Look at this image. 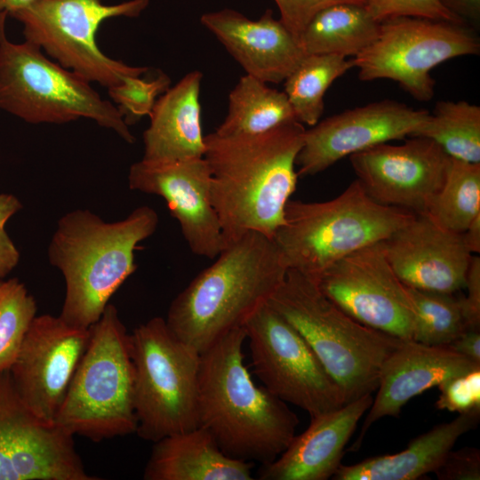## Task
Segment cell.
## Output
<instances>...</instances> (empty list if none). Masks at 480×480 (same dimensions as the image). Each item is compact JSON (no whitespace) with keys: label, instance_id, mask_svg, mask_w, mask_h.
Returning <instances> with one entry per match:
<instances>
[{"label":"cell","instance_id":"obj_19","mask_svg":"<svg viewBox=\"0 0 480 480\" xmlns=\"http://www.w3.org/2000/svg\"><path fill=\"white\" fill-rule=\"evenodd\" d=\"M386 257L406 286L455 293L465 287L474 255L463 234L437 225L426 213L415 214L382 241Z\"/></svg>","mask_w":480,"mask_h":480},{"label":"cell","instance_id":"obj_18","mask_svg":"<svg viewBox=\"0 0 480 480\" xmlns=\"http://www.w3.org/2000/svg\"><path fill=\"white\" fill-rule=\"evenodd\" d=\"M128 184L132 190L156 195L166 202L195 255L210 260L219 255L225 243L204 156L162 162L141 159L130 167Z\"/></svg>","mask_w":480,"mask_h":480},{"label":"cell","instance_id":"obj_42","mask_svg":"<svg viewBox=\"0 0 480 480\" xmlns=\"http://www.w3.org/2000/svg\"><path fill=\"white\" fill-rule=\"evenodd\" d=\"M466 244L473 254L480 252V214L477 215L463 233Z\"/></svg>","mask_w":480,"mask_h":480},{"label":"cell","instance_id":"obj_38","mask_svg":"<svg viewBox=\"0 0 480 480\" xmlns=\"http://www.w3.org/2000/svg\"><path fill=\"white\" fill-rule=\"evenodd\" d=\"M22 208L20 199L10 193L0 194V280L18 265L20 252L9 236L5 225Z\"/></svg>","mask_w":480,"mask_h":480},{"label":"cell","instance_id":"obj_7","mask_svg":"<svg viewBox=\"0 0 480 480\" xmlns=\"http://www.w3.org/2000/svg\"><path fill=\"white\" fill-rule=\"evenodd\" d=\"M54 423L67 433L100 442L136 433L134 367L130 333L108 303L91 328Z\"/></svg>","mask_w":480,"mask_h":480},{"label":"cell","instance_id":"obj_39","mask_svg":"<svg viewBox=\"0 0 480 480\" xmlns=\"http://www.w3.org/2000/svg\"><path fill=\"white\" fill-rule=\"evenodd\" d=\"M467 295L460 297L467 330H480V258L473 255L466 276Z\"/></svg>","mask_w":480,"mask_h":480},{"label":"cell","instance_id":"obj_12","mask_svg":"<svg viewBox=\"0 0 480 480\" xmlns=\"http://www.w3.org/2000/svg\"><path fill=\"white\" fill-rule=\"evenodd\" d=\"M243 328L254 372L271 394L310 418L346 404L341 389L302 335L268 302Z\"/></svg>","mask_w":480,"mask_h":480},{"label":"cell","instance_id":"obj_15","mask_svg":"<svg viewBox=\"0 0 480 480\" xmlns=\"http://www.w3.org/2000/svg\"><path fill=\"white\" fill-rule=\"evenodd\" d=\"M357 180L375 202L426 213L441 189L451 157L435 141L410 137L381 143L348 156Z\"/></svg>","mask_w":480,"mask_h":480},{"label":"cell","instance_id":"obj_33","mask_svg":"<svg viewBox=\"0 0 480 480\" xmlns=\"http://www.w3.org/2000/svg\"><path fill=\"white\" fill-rule=\"evenodd\" d=\"M170 77L160 72L151 80L140 76H128L108 88V95L118 105L117 108L129 126L150 115L156 100L170 88Z\"/></svg>","mask_w":480,"mask_h":480},{"label":"cell","instance_id":"obj_5","mask_svg":"<svg viewBox=\"0 0 480 480\" xmlns=\"http://www.w3.org/2000/svg\"><path fill=\"white\" fill-rule=\"evenodd\" d=\"M268 302L302 335L346 404L377 389L384 361L403 341L355 320L295 270H287Z\"/></svg>","mask_w":480,"mask_h":480},{"label":"cell","instance_id":"obj_21","mask_svg":"<svg viewBox=\"0 0 480 480\" xmlns=\"http://www.w3.org/2000/svg\"><path fill=\"white\" fill-rule=\"evenodd\" d=\"M477 364L447 347L403 340L384 361L376 397L368 410L351 451L360 448L369 428L388 416H398L413 397L444 381L479 368Z\"/></svg>","mask_w":480,"mask_h":480},{"label":"cell","instance_id":"obj_16","mask_svg":"<svg viewBox=\"0 0 480 480\" xmlns=\"http://www.w3.org/2000/svg\"><path fill=\"white\" fill-rule=\"evenodd\" d=\"M90 334L60 316L41 315L32 322L9 370L22 401L44 420L54 423Z\"/></svg>","mask_w":480,"mask_h":480},{"label":"cell","instance_id":"obj_37","mask_svg":"<svg viewBox=\"0 0 480 480\" xmlns=\"http://www.w3.org/2000/svg\"><path fill=\"white\" fill-rule=\"evenodd\" d=\"M434 473L440 480H479L480 450L476 447L452 449Z\"/></svg>","mask_w":480,"mask_h":480},{"label":"cell","instance_id":"obj_1","mask_svg":"<svg viewBox=\"0 0 480 480\" xmlns=\"http://www.w3.org/2000/svg\"><path fill=\"white\" fill-rule=\"evenodd\" d=\"M305 130L292 121L257 134L204 136L212 202L224 243L248 231L272 239L284 223Z\"/></svg>","mask_w":480,"mask_h":480},{"label":"cell","instance_id":"obj_25","mask_svg":"<svg viewBox=\"0 0 480 480\" xmlns=\"http://www.w3.org/2000/svg\"><path fill=\"white\" fill-rule=\"evenodd\" d=\"M480 411L459 415L412 439L402 452L377 455L354 465H340L335 480H415L434 472L457 440L475 428Z\"/></svg>","mask_w":480,"mask_h":480},{"label":"cell","instance_id":"obj_29","mask_svg":"<svg viewBox=\"0 0 480 480\" xmlns=\"http://www.w3.org/2000/svg\"><path fill=\"white\" fill-rule=\"evenodd\" d=\"M352 68L353 59L332 54H307L284 81V92L297 121L309 126L320 121L325 92L337 78Z\"/></svg>","mask_w":480,"mask_h":480},{"label":"cell","instance_id":"obj_23","mask_svg":"<svg viewBox=\"0 0 480 480\" xmlns=\"http://www.w3.org/2000/svg\"><path fill=\"white\" fill-rule=\"evenodd\" d=\"M203 74L188 73L156 101L143 133L144 160L175 161L204 156L200 87Z\"/></svg>","mask_w":480,"mask_h":480},{"label":"cell","instance_id":"obj_35","mask_svg":"<svg viewBox=\"0 0 480 480\" xmlns=\"http://www.w3.org/2000/svg\"><path fill=\"white\" fill-rule=\"evenodd\" d=\"M438 388L436 408L458 413L480 411V367L444 381Z\"/></svg>","mask_w":480,"mask_h":480},{"label":"cell","instance_id":"obj_14","mask_svg":"<svg viewBox=\"0 0 480 480\" xmlns=\"http://www.w3.org/2000/svg\"><path fill=\"white\" fill-rule=\"evenodd\" d=\"M88 474L74 436L35 414L10 372H0V480H98Z\"/></svg>","mask_w":480,"mask_h":480},{"label":"cell","instance_id":"obj_27","mask_svg":"<svg viewBox=\"0 0 480 480\" xmlns=\"http://www.w3.org/2000/svg\"><path fill=\"white\" fill-rule=\"evenodd\" d=\"M297 121L284 92L252 76H242L228 95V110L214 131L220 135L257 134Z\"/></svg>","mask_w":480,"mask_h":480},{"label":"cell","instance_id":"obj_3","mask_svg":"<svg viewBox=\"0 0 480 480\" xmlns=\"http://www.w3.org/2000/svg\"><path fill=\"white\" fill-rule=\"evenodd\" d=\"M215 259L173 299L164 318L171 332L200 354L243 327L287 273L274 241L254 231L225 243Z\"/></svg>","mask_w":480,"mask_h":480},{"label":"cell","instance_id":"obj_43","mask_svg":"<svg viewBox=\"0 0 480 480\" xmlns=\"http://www.w3.org/2000/svg\"><path fill=\"white\" fill-rule=\"evenodd\" d=\"M36 0H0V12L8 15L15 11L29 6Z\"/></svg>","mask_w":480,"mask_h":480},{"label":"cell","instance_id":"obj_11","mask_svg":"<svg viewBox=\"0 0 480 480\" xmlns=\"http://www.w3.org/2000/svg\"><path fill=\"white\" fill-rule=\"evenodd\" d=\"M479 52V37L465 23L398 17L380 22L377 38L353 61L361 81L393 80L415 100L428 101L435 94L433 68Z\"/></svg>","mask_w":480,"mask_h":480},{"label":"cell","instance_id":"obj_4","mask_svg":"<svg viewBox=\"0 0 480 480\" xmlns=\"http://www.w3.org/2000/svg\"><path fill=\"white\" fill-rule=\"evenodd\" d=\"M158 221L147 205L115 222L84 209L60 218L48 246L49 262L65 280L60 316L84 329L98 322L112 295L135 271L134 252L155 233Z\"/></svg>","mask_w":480,"mask_h":480},{"label":"cell","instance_id":"obj_24","mask_svg":"<svg viewBox=\"0 0 480 480\" xmlns=\"http://www.w3.org/2000/svg\"><path fill=\"white\" fill-rule=\"evenodd\" d=\"M146 480H250L252 463L225 454L202 427L154 443Z\"/></svg>","mask_w":480,"mask_h":480},{"label":"cell","instance_id":"obj_9","mask_svg":"<svg viewBox=\"0 0 480 480\" xmlns=\"http://www.w3.org/2000/svg\"><path fill=\"white\" fill-rule=\"evenodd\" d=\"M134 367L136 433L146 441L198 427L200 353L153 317L130 334Z\"/></svg>","mask_w":480,"mask_h":480},{"label":"cell","instance_id":"obj_2","mask_svg":"<svg viewBox=\"0 0 480 480\" xmlns=\"http://www.w3.org/2000/svg\"><path fill=\"white\" fill-rule=\"evenodd\" d=\"M243 327L234 329L200 354L198 427L228 456L267 464L295 436L298 417L286 403L258 387L244 363Z\"/></svg>","mask_w":480,"mask_h":480},{"label":"cell","instance_id":"obj_31","mask_svg":"<svg viewBox=\"0 0 480 480\" xmlns=\"http://www.w3.org/2000/svg\"><path fill=\"white\" fill-rule=\"evenodd\" d=\"M406 289L414 314L412 340L445 347L467 330L460 297L408 286Z\"/></svg>","mask_w":480,"mask_h":480},{"label":"cell","instance_id":"obj_26","mask_svg":"<svg viewBox=\"0 0 480 480\" xmlns=\"http://www.w3.org/2000/svg\"><path fill=\"white\" fill-rule=\"evenodd\" d=\"M380 28L364 5L338 4L318 12L299 42L306 54L355 58L373 43Z\"/></svg>","mask_w":480,"mask_h":480},{"label":"cell","instance_id":"obj_17","mask_svg":"<svg viewBox=\"0 0 480 480\" xmlns=\"http://www.w3.org/2000/svg\"><path fill=\"white\" fill-rule=\"evenodd\" d=\"M429 113L396 100H383L318 121L304 132L296 159L298 176L316 175L346 156L410 137Z\"/></svg>","mask_w":480,"mask_h":480},{"label":"cell","instance_id":"obj_32","mask_svg":"<svg viewBox=\"0 0 480 480\" xmlns=\"http://www.w3.org/2000/svg\"><path fill=\"white\" fill-rule=\"evenodd\" d=\"M36 314V300L23 283L0 281V372L12 367Z\"/></svg>","mask_w":480,"mask_h":480},{"label":"cell","instance_id":"obj_10","mask_svg":"<svg viewBox=\"0 0 480 480\" xmlns=\"http://www.w3.org/2000/svg\"><path fill=\"white\" fill-rule=\"evenodd\" d=\"M149 2L107 5L102 0H36L9 15L22 24L25 41L63 68L108 89L125 77L141 76L148 68L129 66L105 55L96 43L98 28L109 18L139 17Z\"/></svg>","mask_w":480,"mask_h":480},{"label":"cell","instance_id":"obj_36","mask_svg":"<svg viewBox=\"0 0 480 480\" xmlns=\"http://www.w3.org/2000/svg\"><path fill=\"white\" fill-rule=\"evenodd\" d=\"M280 20L299 40L310 20L321 10L338 4L364 5L367 0H274Z\"/></svg>","mask_w":480,"mask_h":480},{"label":"cell","instance_id":"obj_34","mask_svg":"<svg viewBox=\"0 0 480 480\" xmlns=\"http://www.w3.org/2000/svg\"><path fill=\"white\" fill-rule=\"evenodd\" d=\"M365 8L380 23L398 17H416L465 23L441 0H367Z\"/></svg>","mask_w":480,"mask_h":480},{"label":"cell","instance_id":"obj_40","mask_svg":"<svg viewBox=\"0 0 480 480\" xmlns=\"http://www.w3.org/2000/svg\"><path fill=\"white\" fill-rule=\"evenodd\" d=\"M445 347L459 355L480 364L479 330H465Z\"/></svg>","mask_w":480,"mask_h":480},{"label":"cell","instance_id":"obj_20","mask_svg":"<svg viewBox=\"0 0 480 480\" xmlns=\"http://www.w3.org/2000/svg\"><path fill=\"white\" fill-rule=\"evenodd\" d=\"M202 24L224 45L246 75L280 84L307 55L298 38L267 10L257 20L223 9L201 16Z\"/></svg>","mask_w":480,"mask_h":480},{"label":"cell","instance_id":"obj_13","mask_svg":"<svg viewBox=\"0 0 480 480\" xmlns=\"http://www.w3.org/2000/svg\"><path fill=\"white\" fill-rule=\"evenodd\" d=\"M321 291L359 323L412 340L413 308L391 268L382 241L332 263L316 279Z\"/></svg>","mask_w":480,"mask_h":480},{"label":"cell","instance_id":"obj_28","mask_svg":"<svg viewBox=\"0 0 480 480\" xmlns=\"http://www.w3.org/2000/svg\"><path fill=\"white\" fill-rule=\"evenodd\" d=\"M410 137L435 141L453 159L480 163V107L465 100H439Z\"/></svg>","mask_w":480,"mask_h":480},{"label":"cell","instance_id":"obj_41","mask_svg":"<svg viewBox=\"0 0 480 480\" xmlns=\"http://www.w3.org/2000/svg\"><path fill=\"white\" fill-rule=\"evenodd\" d=\"M452 12L460 17L476 20L480 14V0H441Z\"/></svg>","mask_w":480,"mask_h":480},{"label":"cell","instance_id":"obj_8","mask_svg":"<svg viewBox=\"0 0 480 480\" xmlns=\"http://www.w3.org/2000/svg\"><path fill=\"white\" fill-rule=\"evenodd\" d=\"M7 15L0 12V108L33 124L91 119L134 143L117 107L90 82L49 60L36 45L9 41Z\"/></svg>","mask_w":480,"mask_h":480},{"label":"cell","instance_id":"obj_30","mask_svg":"<svg viewBox=\"0 0 480 480\" xmlns=\"http://www.w3.org/2000/svg\"><path fill=\"white\" fill-rule=\"evenodd\" d=\"M426 214L440 227L463 234L480 214V163L451 158L444 182Z\"/></svg>","mask_w":480,"mask_h":480},{"label":"cell","instance_id":"obj_22","mask_svg":"<svg viewBox=\"0 0 480 480\" xmlns=\"http://www.w3.org/2000/svg\"><path fill=\"white\" fill-rule=\"evenodd\" d=\"M372 394L332 412L310 418L308 428L294 436L273 461L262 464L261 480H327L341 465L345 447L372 403Z\"/></svg>","mask_w":480,"mask_h":480},{"label":"cell","instance_id":"obj_6","mask_svg":"<svg viewBox=\"0 0 480 480\" xmlns=\"http://www.w3.org/2000/svg\"><path fill=\"white\" fill-rule=\"evenodd\" d=\"M414 215L375 202L356 180L328 201L290 199L272 240L287 270L316 280L338 260L387 239Z\"/></svg>","mask_w":480,"mask_h":480}]
</instances>
